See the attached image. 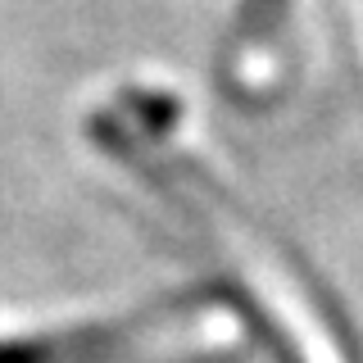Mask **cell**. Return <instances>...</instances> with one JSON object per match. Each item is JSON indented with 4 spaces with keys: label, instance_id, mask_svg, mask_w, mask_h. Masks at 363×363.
I'll return each mask as SVG.
<instances>
[{
    "label": "cell",
    "instance_id": "cell-3",
    "mask_svg": "<svg viewBox=\"0 0 363 363\" xmlns=\"http://www.w3.org/2000/svg\"><path fill=\"white\" fill-rule=\"evenodd\" d=\"M291 0H241L232 23V37L223 45V91L232 100H250L268 96L272 82H277V60H281V28H286Z\"/></svg>",
    "mask_w": 363,
    "mask_h": 363
},
{
    "label": "cell",
    "instance_id": "cell-2",
    "mask_svg": "<svg viewBox=\"0 0 363 363\" xmlns=\"http://www.w3.org/2000/svg\"><path fill=\"white\" fill-rule=\"evenodd\" d=\"M236 340V318L218 300H168L118 323L28 332L0 340V363H150L191 359Z\"/></svg>",
    "mask_w": 363,
    "mask_h": 363
},
{
    "label": "cell",
    "instance_id": "cell-1",
    "mask_svg": "<svg viewBox=\"0 0 363 363\" xmlns=\"http://www.w3.org/2000/svg\"><path fill=\"white\" fill-rule=\"evenodd\" d=\"M168 109L173 105L159 96H128L113 113L100 109L91 118V136L100 141L105 155L128 164L132 173L150 177V186L164 191L186 213L191 227L218 250L227 272L241 281V291L255 300L268 332L277 336V345L295 363H345V350H340V340L332 332V318L323 313L309 281L295 272L286 250L272 241L186 150L168 145V128H173Z\"/></svg>",
    "mask_w": 363,
    "mask_h": 363
}]
</instances>
